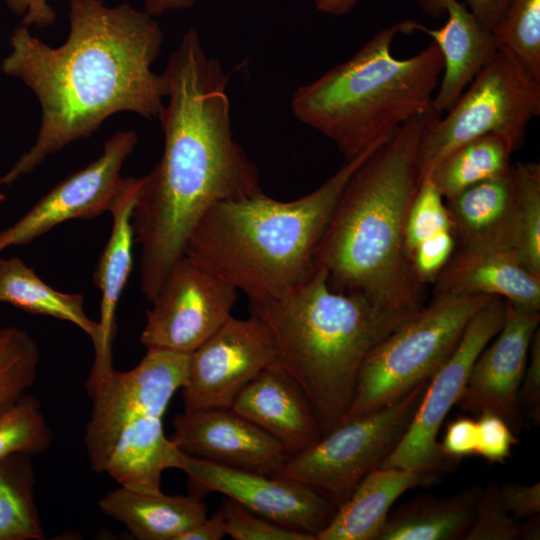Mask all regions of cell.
<instances>
[{"instance_id": "1", "label": "cell", "mask_w": 540, "mask_h": 540, "mask_svg": "<svg viewBox=\"0 0 540 540\" xmlns=\"http://www.w3.org/2000/svg\"><path fill=\"white\" fill-rule=\"evenodd\" d=\"M66 41L51 47L17 27L1 70L36 95L41 123L34 145L0 178L8 185L33 171L46 157L89 137L115 113L128 111L160 119L168 95L164 73L152 64L163 32L153 16L129 4L69 0Z\"/></svg>"}, {"instance_id": "2", "label": "cell", "mask_w": 540, "mask_h": 540, "mask_svg": "<svg viewBox=\"0 0 540 540\" xmlns=\"http://www.w3.org/2000/svg\"><path fill=\"white\" fill-rule=\"evenodd\" d=\"M164 74L163 153L142 177L132 214L140 288L150 301L213 206L262 191L257 166L233 136L228 75L196 29L183 35Z\"/></svg>"}, {"instance_id": "3", "label": "cell", "mask_w": 540, "mask_h": 540, "mask_svg": "<svg viewBox=\"0 0 540 540\" xmlns=\"http://www.w3.org/2000/svg\"><path fill=\"white\" fill-rule=\"evenodd\" d=\"M432 108L400 126L353 172L316 252L331 288L411 316L425 303L405 247V225L422 182L419 146ZM439 117V116H438Z\"/></svg>"}, {"instance_id": "4", "label": "cell", "mask_w": 540, "mask_h": 540, "mask_svg": "<svg viewBox=\"0 0 540 540\" xmlns=\"http://www.w3.org/2000/svg\"><path fill=\"white\" fill-rule=\"evenodd\" d=\"M388 138L297 199L280 201L262 190L216 204L192 231L184 255L242 291L250 303L289 294L316 272L318 246L347 181Z\"/></svg>"}, {"instance_id": "5", "label": "cell", "mask_w": 540, "mask_h": 540, "mask_svg": "<svg viewBox=\"0 0 540 540\" xmlns=\"http://www.w3.org/2000/svg\"><path fill=\"white\" fill-rule=\"evenodd\" d=\"M250 307L275 340L279 367L307 397L321 437L349 409L368 353L410 317L334 290L320 267L289 294Z\"/></svg>"}, {"instance_id": "6", "label": "cell", "mask_w": 540, "mask_h": 540, "mask_svg": "<svg viewBox=\"0 0 540 540\" xmlns=\"http://www.w3.org/2000/svg\"><path fill=\"white\" fill-rule=\"evenodd\" d=\"M413 20L381 29L349 59L292 94L291 109L302 124L331 140L351 160L428 111L443 71L431 42L417 54H392L398 34L414 32Z\"/></svg>"}, {"instance_id": "7", "label": "cell", "mask_w": 540, "mask_h": 540, "mask_svg": "<svg viewBox=\"0 0 540 540\" xmlns=\"http://www.w3.org/2000/svg\"><path fill=\"white\" fill-rule=\"evenodd\" d=\"M189 355L147 349L131 370L113 369L87 388L92 406L83 440L95 472L131 490L161 492L162 473L176 467L179 452L164 434L162 417L183 386Z\"/></svg>"}, {"instance_id": "8", "label": "cell", "mask_w": 540, "mask_h": 540, "mask_svg": "<svg viewBox=\"0 0 540 540\" xmlns=\"http://www.w3.org/2000/svg\"><path fill=\"white\" fill-rule=\"evenodd\" d=\"M493 297L433 293L364 359L342 421L380 409L429 381L450 357L472 317Z\"/></svg>"}, {"instance_id": "9", "label": "cell", "mask_w": 540, "mask_h": 540, "mask_svg": "<svg viewBox=\"0 0 540 540\" xmlns=\"http://www.w3.org/2000/svg\"><path fill=\"white\" fill-rule=\"evenodd\" d=\"M445 116L426 125L419 146L423 180L459 145L485 134L522 146L530 122L540 115V81L531 77L506 52L497 49Z\"/></svg>"}, {"instance_id": "10", "label": "cell", "mask_w": 540, "mask_h": 540, "mask_svg": "<svg viewBox=\"0 0 540 540\" xmlns=\"http://www.w3.org/2000/svg\"><path fill=\"white\" fill-rule=\"evenodd\" d=\"M428 382L380 409L340 422L309 448L290 455L272 475L304 483L338 508L395 449Z\"/></svg>"}, {"instance_id": "11", "label": "cell", "mask_w": 540, "mask_h": 540, "mask_svg": "<svg viewBox=\"0 0 540 540\" xmlns=\"http://www.w3.org/2000/svg\"><path fill=\"white\" fill-rule=\"evenodd\" d=\"M505 309L506 301L495 296L472 317L450 357L429 380L402 439L379 467L441 475L456 463L442 453L437 435L459 401L474 361L501 329Z\"/></svg>"}, {"instance_id": "12", "label": "cell", "mask_w": 540, "mask_h": 540, "mask_svg": "<svg viewBox=\"0 0 540 540\" xmlns=\"http://www.w3.org/2000/svg\"><path fill=\"white\" fill-rule=\"evenodd\" d=\"M237 291L214 272L182 256L151 300L141 343L146 349L192 353L231 316Z\"/></svg>"}, {"instance_id": "13", "label": "cell", "mask_w": 540, "mask_h": 540, "mask_svg": "<svg viewBox=\"0 0 540 540\" xmlns=\"http://www.w3.org/2000/svg\"><path fill=\"white\" fill-rule=\"evenodd\" d=\"M176 469L190 493H221L249 511L282 526L315 536L332 520L337 506L318 490L297 480L193 457L179 450Z\"/></svg>"}, {"instance_id": "14", "label": "cell", "mask_w": 540, "mask_h": 540, "mask_svg": "<svg viewBox=\"0 0 540 540\" xmlns=\"http://www.w3.org/2000/svg\"><path fill=\"white\" fill-rule=\"evenodd\" d=\"M274 366L278 350L265 322L254 313L245 319L231 315L189 355L184 410L230 407L255 376Z\"/></svg>"}, {"instance_id": "15", "label": "cell", "mask_w": 540, "mask_h": 540, "mask_svg": "<svg viewBox=\"0 0 540 540\" xmlns=\"http://www.w3.org/2000/svg\"><path fill=\"white\" fill-rule=\"evenodd\" d=\"M137 143V134L114 133L102 154L45 194L25 215L0 231V253L30 243L70 219H93L109 211L119 191L124 161Z\"/></svg>"}, {"instance_id": "16", "label": "cell", "mask_w": 540, "mask_h": 540, "mask_svg": "<svg viewBox=\"0 0 540 540\" xmlns=\"http://www.w3.org/2000/svg\"><path fill=\"white\" fill-rule=\"evenodd\" d=\"M539 322L540 311L519 308L506 301L502 327L474 361L456 404L461 411L474 415L490 411L514 433L522 429L524 418L517 395Z\"/></svg>"}, {"instance_id": "17", "label": "cell", "mask_w": 540, "mask_h": 540, "mask_svg": "<svg viewBox=\"0 0 540 540\" xmlns=\"http://www.w3.org/2000/svg\"><path fill=\"white\" fill-rule=\"evenodd\" d=\"M173 427L171 440L193 457L265 474L289 457L277 439L230 407L184 410Z\"/></svg>"}, {"instance_id": "18", "label": "cell", "mask_w": 540, "mask_h": 540, "mask_svg": "<svg viewBox=\"0 0 540 540\" xmlns=\"http://www.w3.org/2000/svg\"><path fill=\"white\" fill-rule=\"evenodd\" d=\"M423 10L433 14L446 12L447 21L440 29L415 22L414 31L427 34L443 58V75L431 108L441 117L460 97L468 84L497 51L490 31L485 30L469 8L458 0H422Z\"/></svg>"}, {"instance_id": "19", "label": "cell", "mask_w": 540, "mask_h": 540, "mask_svg": "<svg viewBox=\"0 0 540 540\" xmlns=\"http://www.w3.org/2000/svg\"><path fill=\"white\" fill-rule=\"evenodd\" d=\"M142 187V177L123 178L110 207L113 223L110 238L94 273V281L101 293L98 337L93 344L95 357L86 386L102 381L112 366V341L115 334L116 309L130 275L133 258V210Z\"/></svg>"}, {"instance_id": "20", "label": "cell", "mask_w": 540, "mask_h": 540, "mask_svg": "<svg viewBox=\"0 0 540 540\" xmlns=\"http://www.w3.org/2000/svg\"><path fill=\"white\" fill-rule=\"evenodd\" d=\"M230 408L277 439L289 456L309 448L321 438L307 397L279 366L267 368L255 376Z\"/></svg>"}, {"instance_id": "21", "label": "cell", "mask_w": 540, "mask_h": 540, "mask_svg": "<svg viewBox=\"0 0 540 540\" xmlns=\"http://www.w3.org/2000/svg\"><path fill=\"white\" fill-rule=\"evenodd\" d=\"M445 203L456 249L514 253L517 206L513 164L506 173L477 183Z\"/></svg>"}, {"instance_id": "22", "label": "cell", "mask_w": 540, "mask_h": 540, "mask_svg": "<svg viewBox=\"0 0 540 540\" xmlns=\"http://www.w3.org/2000/svg\"><path fill=\"white\" fill-rule=\"evenodd\" d=\"M434 285L433 293L499 296L540 311V277L510 251L455 249Z\"/></svg>"}, {"instance_id": "23", "label": "cell", "mask_w": 540, "mask_h": 540, "mask_svg": "<svg viewBox=\"0 0 540 540\" xmlns=\"http://www.w3.org/2000/svg\"><path fill=\"white\" fill-rule=\"evenodd\" d=\"M439 478L436 473L399 467L373 469L337 508L316 540H378L396 500L408 490L431 485Z\"/></svg>"}, {"instance_id": "24", "label": "cell", "mask_w": 540, "mask_h": 540, "mask_svg": "<svg viewBox=\"0 0 540 540\" xmlns=\"http://www.w3.org/2000/svg\"><path fill=\"white\" fill-rule=\"evenodd\" d=\"M98 506L139 540H178L187 529L207 518L205 503L192 493L170 496L120 486L105 494Z\"/></svg>"}, {"instance_id": "25", "label": "cell", "mask_w": 540, "mask_h": 540, "mask_svg": "<svg viewBox=\"0 0 540 540\" xmlns=\"http://www.w3.org/2000/svg\"><path fill=\"white\" fill-rule=\"evenodd\" d=\"M480 490L472 486L446 496L420 493L391 509L378 540L464 539Z\"/></svg>"}, {"instance_id": "26", "label": "cell", "mask_w": 540, "mask_h": 540, "mask_svg": "<svg viewBox=\"0 0 540 540\" xmlns=\"http://www.w3.org/2000/svg\"><path fill=\"white\" fill-rule=\"evenodd\" d=\"M0 302L71 322L84 331L93 344L97 340L98 322L86 315L84 297L53 289L17 257L0 258Z\"/></svg>"}, {"instance_id": "27", "label": "cell", "mask_w": 540, "mask_h": 540, "mask_svg": "<svg viewBox=\"0 0 540 540\" xmlns=\"http://www.w3.org/2000/svg\"><path fill=\"white\" fill-rule=\"evenodd\" d=\"M513 152L506 137L485 134L456 147L426 177L448 200L477 183L506 173L512 166Z\"/></svg>"}, {"instance_id": "28", "label": "cell", "mask_w": 540, "mask_h": 540, "mask_svg": "<svg viewBox=\"0 0 540 540\" xmlns=\"http://www.w3.org/2000/svg\"><path fill=\"white\" fill-rule=\"evenodd\" d=\"M31 456L13 453L0 460V540H43Z\"/></svg>"}, {"instance_id": "29", "label": "cell", "mask_w": 540, "mask_h": 540, "mask_svg": "<svg viewBox=\"0 0 540 540\" xmlns=\"http://www.w3.org/2000/svg\"><path fill=\"white\" fill-rule=\"evenodd\" d=\"M39 360L38 345L26 331L0 326V417L33 386Z\"/></svg>"}, {"instance_id": "30", "label": "cell", "mask_w": 540, "mask_h": 540, "mask_svg": "<svg viewBox=\"0 0 540 540\" xmlns=\"http://www.w3.org/2000/svg\"><path fill=\"white\" fill-rule=\"evenodd\" d=\"M491 33L497 49L540 81V0H514Z\"/></svg>"}, {"instance_id": "31", "label": "cell", "mask_w": 540, "mask_h": 540, "mask_svg": "<svg viewBox=\"0 0 540 540\" xmlns=\"http://www.w3.org/2000/svg\"><path fill=\"white\" fill-rule=\"evenodd\" d=\"M517 206L515 256L540 277V164H513Z\"/></svg>"}, {"instance_id": "32", "label": "cell", "mask_w": 540, "mask_h": 540, "mask_svg": "<svg viewBox=\"0 0 540 540\" xmlns=\"http://www.w3.org/2000/svg\"><path fill=\"white\" fill-rule=\"evenodd\" d=\"M51 443L52 432L34 396L27 393L0 417V460L13 453L40 454Z\"/></svg>"}, {"instance_id": "33", "label": "cell", "mask_w": 540, "mask_h": 540, "mask_svg": "<svg viewBox=\"0 0 540 540\" xmlns=\"http://www.w3.org/2000/svg\"><path fill=\"white\" fill-rule=\"evenodd\" d=\"M499 486L491 482L481 488L473 523L465 540H538L539 514L520 522L505 509Z\"/></svg>"}, {"instance_id": "34", "label": "cell", "mask_w": 540, "mask_h": 540, "mask_svg": "<svg viewBox=\"0 0 540 540\" xmlns=\"http://www.w3.org/2000/svg\"><path fill=\"white\" fill-rule=\"evenodd\" d=\"M448 229L452 230L444 198L426 177L419 186L406 219L405 247L409 259L411 252L419 243Z\"/></svg>"}, {"instance_id": "35", "label": "cell", "mask_w": 540, "mask_h": 540, "mask_svg": "<svg viewBox=\"0 0 540 540\" xmlns=\"http://www.w3.org/2000/svg\"><path fill=\"white\" fill-rule=\"evenodd\" d=\"M219 510L226 535L234 540H316L314 535L270 521L229 498Z\"/></svg>"}, {"instance_id": "36", "label": "cell", "mask_w": 540, "mask_h": 540, "mask_svg": "<svg viewBox=\"0 0 540 540\" xmlns=\"http://www.w3.org/2000/svg\"><path fill=\"white\" fill-rule=\"evenodd\" d=\"M456 249L451 229L440 231L419 243L410 254V262L418 280L434 283Z\"/></svg>"}, {"instance_id": "37", "label": "cell", "mask_w": 540, "mask_h": 540, "mask_svg": "<svg viewBox=\"0 0 540 540\" xmlns=\"http://www.w3.org/2000/svg\"><path fill=\"white\" fill-rule=\"evenodd\" d=\"M477 447L475 455L490 463H505L511 457L513 445L518 438L508 424L490 411L478 414Z\"/></svg>"}, {"instance_id": "38", "label": "cell", "mask_w": 540, "mask_h": 540, "mask_svg": "<svg viewBox=\"0 0 540 540\" xmlns=\"http://www.w3.org/2000/svg\"><path fill=\"white\" fill-rule=\"evenodd\" d=\"M518 406L523 418L533 425L540 424V330L534 333L526 368L517 395Z\"/></svg>"}, {"instance_id": "39", "label": "cell", "mask_w": 540, "mask_h": 540, "mask_svg": "<svg viewBox=\"0 0 540 540\" xmlns=\"http://www.w3.org/2000/svg\"><path fill=\"white\" fill-rule=\"evenodd\" d=\"M476 447V420L469 417H459L450 422L440 443L442 453L455 462L475 455Z\"/></svg>"}, {"instance_id": "40", "label": "cell", "mask_w": 540, "mask_h": 540, "mask_svg": "<svg viewBox=\"0 0 540 540\" xmlns=\"http://www.w3.org/2000/svg\"><path fill=\"white\" fill-rule=\"evenodd\" d=\"M500 497L508 513L519 520L540 512V483L531 485L507 482L499 486Z\"/></svg>"}, {"instance_id": "41", "label": "cell", "mask_w": 540, "mask_h": 540, "mask_svg": "<svg viewBox=\"0 0 540 540\" xmlns=\"http://www.w3.org/2000/svg\"><path fill=\"white\" fill-rule=\"evenodd\" d=\"M49 0H5L12 12L23 16L24 25L49 27L56 19V13L48 4Z\"/></svg>"}, {"instance_id": "42", "label": "cell", "mask_w": 540, "mask_h": 540, "mask_svg": "<svg viewBox=\"0 0 540 540\" xmlns=\"http://www.w3.org/2000/svg\"><path fill=\"white\" fill-rule=\"evenodd\" d=\"M466 6L476 17L480 25L487 31L492 29L502 19L508 7L514 0H465Z\"/></svg>"}, {"instance_id": "43", "label": "cell", "mask_w": 540, "mask_h": 540, "mask_svg": "<svg viewBox=\"0 0 540 540\" xmlns=\"http://www.w3.org/2000/svg\"><path fill=\"white\" fill-rule=\"evenodd\" d=\"M225 536L224 520L218 509L210 518L187 529L178 540H221Z\"/></svg>"}, {"instance_id": "44", "label": "cell", "mask_w": 540, "mask_h": 540, "mask_svg": "<svg viewBox=\"0 0 540 540\" xmlns=\"http://www.w3.org/2000/svg\"><path fill=\"white\" fill-rule=\"evenodd\" d=\"M198 0H143L145 11L152 16L161 15L167 11L186 9Z\"/></svg>"}, {"instance_id": "45", "label": "cell", "mask_w": 540, "mask_h": 540, "mask_svg": "<svg viewBox=\"0 0 540 540\" xmlns=\"http://www.w3.org/2000/svg\"><path fill=\"white\" fill-rule=\"evenodd\" d=\"M359 0H314L315 8L330 15H344L351 11Z\"/></svg>"}, {"instance_id": "46", "label": "cell", "mask_w": 540, "mask_h": 540, "mask_svg": "<svg viewBox=\"0 0 540 540\" xmlns=\"http://www.w3.org/2000/svg\"><path fill=\"white\" fill-rule=\"evenodd\" d=\"M5 200V195L0 193V203Z\"/></svg>"}]
</instances>
